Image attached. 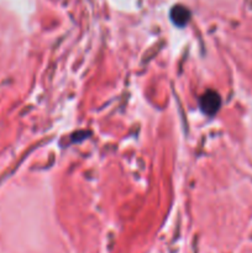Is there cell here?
Wrapping results in <instances>:
<instances>
[{
  "mask_svg": "<svg viewBox=\"0 0 252 253\" xmlns=\"http://www.w3.org/2000/svg\"><path fill=\"white\" fill-rule=\"evenodd\" d=\"M200 109L208 116H212L219 111L220 105H221V99L220 95L214 90H207L202 95L199 100Z\"/></svg>",
  "mask_w": 252,
  "mask_h": 253,
  "instance_id": "6da1fadb",
  "label": "cell"
},
{
  "mask_svg": "<svg viewBox=\"0 0 252 253\" xmlns=\"http://www.w3.org/2000/svg\"><path fill=\"white\" fill-rule=\"evenodd\" d=\"M170 19H172L173 24L177 25L178 27H183L189 21L190 11L183 5H175L170 10Z\"/></svg>",
  "mask_w": 252,
  "mask_h": 253,
  "instance_id": "7a4b0ae2",
  "label": "cell"
}]
</instances>
